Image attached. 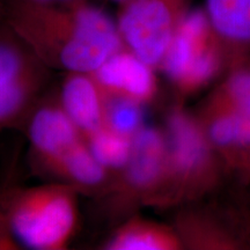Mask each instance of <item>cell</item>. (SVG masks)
<instances>
[{
    "label": "cell",
    "instance_id": "obj_2",
    "mask_svg": "<svg viewBox=\"0 0 250 250\" xmlns=\"http://www.w3.org/2000/svg\"><path fill=\"white\" fill-rule=\"evenodd\" d=\"M80 193L67 184L0 187V250H65L79 226Z\"/></svg>",
    "mask_w": 250,
    "mask_h": 250
},
{
    "label": "cell",
    "instance_id": "obj_20",
    "mask_svg": "<svg viewBox=\"0 0 250 250\" xmlns=\"http://www.w3.org/2000/svg\"><path fill=\"white\" fill-rule=\"evenodd\" d=\"M37 1H44V2H67V1H74V0H37Z\"/></svg>",
    "mask_w": 250,
    "mask_h": 250
},
{
    "label": "cell",
    "instance_id": "obj_15",
    "mask_svg": "<svg viewBox=\"0 0 250 250\" xmlns=\"http://www.w3.org/2000/svg\"><path fill=\"white\" fill-rule=\"evenodd\" d=\"M103 250H183L171 224L132 214L117 224L101 243Z\"/></svg>",
    "mask_w": 250,
    "mask_h": 250
},
{
    "label": "cell",
    "instance_id": "obj_13",
    "mask_svg": "<svg viewBox=\"0 0 250 250\" xmlns=\"http://www.w3.org/2000/svg\"><path fill=\"white\" fill-rule=\"evenodd\" d=\"M204 12L227 68L250 57V0H205Z\"/></svg>",
    "mask_w": 250,
    "mask_h": 250
},
{
    "label": "cell",
    "instance_id": "obj_16",
    "mask_svg": "<svg viewBox=\"0 0 250 250\" xmlns=\"http://www.w3.org/2000/svg\"><path fill=\"white\" fill-rule=\"evenodd\" d=\"M208 100L250 117V57L225 71Z\"/></svg>",
    "mask_w": 250,
    "mask_h": 250
},
{
    "label": "cell",
    "instance_id": "obj_19",
    "mask_svg": "<svg viewBox=\"0 0 250 250\" xmlns=\"http://www.w3.org/2000/svg\"><path fill=\"white\" fill-rule=\"evenodd\" d=\"M232 176L236 177L237 181H240L241 183H250V148L245 153V155L237 164Z\"/></svg>",
    "mask_w": 250,
    "mask_h": 250
},
{
    "label": "cell",
    "instance_id": "obj_4",
    "mask_svg": "<svg viewBox=\"0 0 250 250\" xmlns=\"http://www.w3.org/2000/svg\"><path fill=\"white\" fill-rule=\"evenodd\" d=\"M168 186V144L164 127L145 125L132 138L126 165L99 201L109 218L124 220L140 208L164 210Z\"/></svg>",
    "mask_w": 250,
    "mask_h": 250
},
{
    "label": "cell",
    "instance_id": "obj_22",
    "mask_svg": "<svg viewBox=\"0 0 250 250\" xmlns=\"http://www.w3.org/2000/svg\"><path fill=\"white\" fill-rule=\"evenodd\" d=\"M249 208H250V206H249Z\"/></svg>",
    "mask_w": 250,
    "mask_h": 250
},
{
    "label": "cell",
    "instance_id": "obj_11",
    "mask_svg": "<svg viewBox=\"0 0 250 250\" xmlns=\"http://www.w3.org/2000/svg\"><path fill=\"white\" fill-rule=\"evenodd\" d=\"M196 116L230 177L250 148V117L208 99Z\"/></svg>",
    "mask_w": 250,
    "mask_h": 250
},
{
    "label": "cell",
    "instance_id": "obj_3",
    "mask_svg": "<svg viewBox=\"0 0 250 250\" xmlns=\"http://www.w3.org/2000/svg\"><path fill=\"white\" fill-rule=\"evenodd\" d=\"M164 131L168 144L164 210L204 201L220 190L229 176L196 114L177 102L166 115Z\"/></svg>",
    "mask_w": 250,
    "mask_h": 250
},
{
    "label": "cell",
    "instance_id": "obj_21",
    "mask_svg": "<svg viewBox=\"0 0 250 250\" xmlns=\"http://www.w3.org/2000/svg\"><path fill=\"white\" fill-rule=\"evenodd\" d=\"M103 1H111V2H115V4H117V5H121V4H123V2L127 1V0H103Z\"/></svg>",
    "mask_w": 250,
    "mask_h": 250
},
{
    "label": "cell",
    "instance_id": "obj_1",
    "mask_svg": "<svg viewBox=\"0 0 250 250\" xmlns=\"http://www.w3.org/2000/svg\"><path fill=\"white\" fill-rule=\"evenodd\" d=\"M0 15L51 71L94 72L124 46L116 19L89 0H0Z\"/></svg>",
    "mask_w": 250,
    "mask_h": 250
},
{
    "label": "cell",
    "instance_id": "obj_12",
    "mask_svg": "<svg viewBox=\"0 0 250 250\" xmlns=\"http://www.w3.org/2000/svg\"><path fill=\"white\" fill-rule=\"evenodd\" d=\"M57 96L85 139L104 127L108 96L90 72H66Z\"/></svg>",
    "mask_w": 250,
    "mask_h": 250
},
{
    "label": "cell",
    "instance_id": "obj_18",
    "mask_svg": "<svg viewBox=\"0 0 250 250\" xmlns=\"http://www.w3.org/2000/svg\"><path fill=\"white\" fill-rule=\"evenodd\" d=\"M145 105L132 100L108 98L104 126L125 137L133 138L145 126Z\"/></svg>",
    "mask_w": 250,
    "mask_h": 250
},
{
    "label": "cell",
    "instance_id": "obj_9",
    "mask_svg": "<svg viewBox=\"0 0 250 250\" xmlns=\"http://www.w3.org/2000/svg\"><path fill=\"white\" fill-rule=\"evenodd\" d=\"M22 129L29 142L31 161L39 171L85 140L62 109L58 96H43L30 111Z\"/></svg>",
    "mask_w": 250,
    "mask_h": 250
},
{
    "label": "cell",
    "instance_id": "obj_10",
    "mask_svg": "<svg viewBox=\"0 0 250 250\" xmlns=\"http://www.w3.org/2000/svg\"><path fill=\"white\" fill-rule=\"evenodd\" d=\"M156 70L123 46L90 72L108 98L132 100L146 105L158 92Z\"/></svg>",
    "mask_w": 250,
    "mask_h": 250
},
{
    "label": "cell",
    "instance_id": "obj_17",
    "mask_svg": "<svg viewBox=\"0 0 250 250\" xmlns=\"http://www.w3.org/2000/svg\"><path fill=\"white\" fill-rule=\"evenodd\" d=\"M85 140L95 158L112 175L117 174L129 160L132 149V138L104 126L90 134Z\"/></svg>",
    "mask_w": 250,
    "mask_h": 250
},
{
    "label": "cell",
    "instance_id": "obj_7",
    "mask_svg": "<svg viewBox=\"0 0 250 250\" xmlns=\"http://www.w3.org/2000/svg\"><path fill=\"white\" fill-rule=\"evenodd\" d=\"M192 0H127L116 23L123 45L159 71Z\"/></svg>",
    "mask_w": 250,
    "mask_h": 250
},
{
    "label": "cell",
    "instance_id": "obj_6",
    "mask_svg": "<svg viewBox=\"0 0 250 250\" xmlns=\"http://www.w3.org/2000/svg\"><path fill=\"white\" fill-rule=\"evenodd\" d=\"M51 72L0 15V131L22 129Z\"/></svg>",
    "mask_w": 250,
    "mask_h": 250
},
{
    "label": "cell",
    "instance_id": "obj_5",
    "mask_svg": "<svg viewBox=\"0 0 250 250\" xmlns=\"http://www.w3.org/2000/svg\"><path fill=\"white\" fill-rule=\"evenodd\" d=\"M226 70V59L204 9H190L175 34L159 71L164 72L182 102L183 99L220 79Z\"/></svg>",
    "mask_w": 250,
    "mask_h": 250
},
{
    "label": "cell",
    "instance_id": "obj_14",
    "mask_svg": "<svg viewBox=\"0 0 250 250\" xmlns=\"http://www.w3.org/2000/svg\"><path fill=\"white\" fill-rule=\"evenodd\" d=\"M41 173L56 182L67 184L80 195L100 199L110 186L114 175L90 151L86 140L78 144Z\"/></svg>",
    "mask_w": 250,
    "mask_h": 250
},
{
    "label": "cell",
    "instance_id": "obj_8",
    "mask_svg": "<svg viewBox=\"0 0 250 250\" xmlns=\"http://www.w3.org/2000/svg\"><path fill=\"white\" fill-rule=\"evenodd\" d=\"M170 224L183 250L250 249L249 206L191 203L177 208Z\"/></svg>",
    "mask_w": 250,
    "mask_h": 250
}]
</instances>
